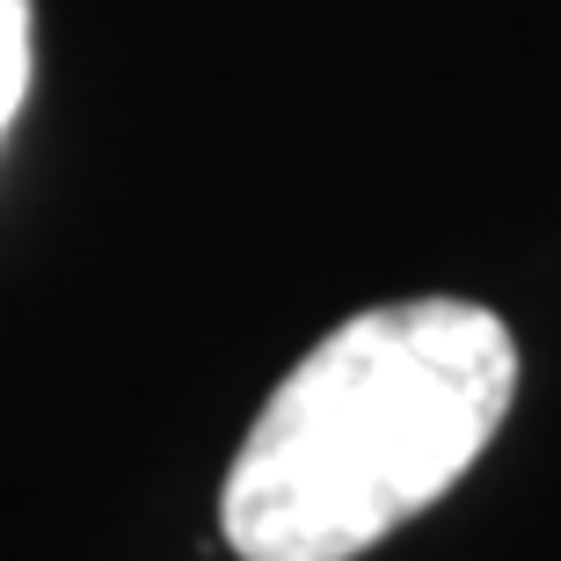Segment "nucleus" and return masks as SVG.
I'll use <instances>...</instances> for the list:
<instances>
[{
    "mask_svg": "<svg viewBox=\"0 0 561 561\" xmlns=\"http://www.w3.org/2000/svg\"><path fill=\"white\" fill-rule=\"evenodd\" d=\"M518 401V343L474 299L351 313L285 373L227 467L241 561H357L453 489Z\"/></svg>",
    "mask_w": 561,
    "mask_h": 561,
    "instance_id": "nucleus-1",
    "label": "nucleus"
},
{
    "mask_svg": "<svg viewBox=\"0 0 561 561\" xmlns=\"http://www.w3.org/2000/svg\"><path fill=\"white\" fill-rule=\"evenodd\" d=\"M30 95V0H0V139Z\"/></svg>",
    "mask_w": 561,
    "mask_h": 561,
    "instance_id": "nucleus-2",
    "label": "nucleus"
}]
</instances>
